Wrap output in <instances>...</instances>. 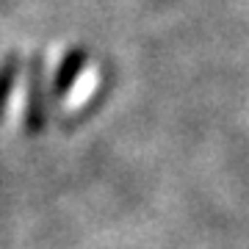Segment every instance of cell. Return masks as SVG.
<instances>
[{
	"label": "cell",
	"instance_id": "obj_1",
	"mask_svg": "<svg viewBox=\"0 0 249 249\" xmlns=\"http://www.w3.org/2000/svg\"><path fill=\"white\" fill-rule=\"evenodd\" d=\"M80 64H86V53H72L70 58H67V64L58 70V78H55V86H53L55 94H64V91L70 89L72 75L80 70Z\"/></svg>",
	"mask_w": 249,
	"mask_h": 249
},
{
	"label": "cell",
	"instance_id": "obj_2",
	"mask_svg": "<svg viewBox=\"0 0 249 249\" xmlns=\"http://www.w3.org/2000/svg\"><path fill=\"white\" fill-rule=\"evenodd\" d=\"M17 72H19V61L17 58H9L0 70V114L6 108V100H9L11 89H14V80H17Z\"/></svg>",
	"mask_w": 249,
	"mask_h": 249
}]
</instances>
